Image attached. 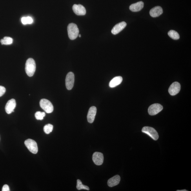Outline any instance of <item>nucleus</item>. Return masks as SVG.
Wrapping results in <instances>:
<instances>
[{
  "label": "nucleus",
  "instance_id": "obj_1",
  "mask_svg": "<svg viewBox=\"0 0 191 191\" xmlns=\"http://www.w3.org/2000/svg\"><path fill=\"white\" fill-rule=\"evenodd\" d=\"M36 70V64L34 59H28L25 64V71L29 77H31L34 75Z\"/></svg>",
  "mask_w": 191,
  "mask_h": 191
},
{
  "label": "nucleus",
  "instance_id": "obj_2",
  "mask_svg": "<svg viewBox=\"0 0 191 191\" xmlns=\"http://www.w3.org/2000/svg\"><path fill=\"white\" fill-rule=\"evenodd\" d=\"M69 38L71 40H74L78 37L79 30L77 26L74 23L69 24L67 27Z\"/></svg>",
  "mask_w": 191,
  "mask_h": 191
},
{
  "label": "nucleus",
  "instance_id": "obj_3",
  "mask_svg": "<svg viewBox=\"0 0 191 191\" xmlns=\"http://www.w3.org/2000/svg\"><path fill=\"white\" fill-rule=\"evenodd\" d=\"M41 108L47 113H50L54 110V106L50 101L46 99H42L40 101Z\"/></svg>",
  "mask_w": 191,
  "mask_h": 191
},
{
  "label": "nucleus",
  "instance_id": "obj_4",
  "mask_svg": "<svg viewBox=\"0 0 191 191\" xmlns=\"http://www.w3.org/2000/svg\"><path fill=\"white\" fill-rule=\"evenodd\" d=\"M24 144L31 152L36 154L38 152V147L36 142L33 140L28 139L24 142Z\"/></svg>",
  "mask_w": 191,
  "mask_h": 191
},
{
  "label": "nucleus",
  "instance_id": "obj_5",
  "mask_svg": "<svg viewBox=\"0 0 191 191\" xmlns=\"http://www.w3.org/2000/svg\"><path fill=\"white\" fill-rule=\"evenodd\" d=\"M142 131L143 133L149 135L155 141L159 139L158 133L154 128H153L149 127V126H145L143 128Z\"/></svg>",
  "mask_w": 191,
  "mask_h": 191
},
{
  "label": "nucleus",
  "instance_id": "obj_6",
  "mask_svg": "<svg viewBox=\"0 0 191 191\" xmlns=\"http://www.w3.org/2000/svg\"><path fill=\"white\" fill-rule=\"evenodd\" d=\"M163 106L160 104L155 103L152 104L148 108V112L150 115H155L161 111Z\"/></svg>",
  "mask_w": 191,
  "mask_h": 191
},
{
  "label": "nucleus",
  "instance_id": "obj_7",
  "mask_svg": "<svg viewBox=\"0 0 191 191\" xmlns=\"http://www.w3.org/2000/svg\"><path fill=\"white\" fill-rule=\"evenodd\" d=\"M74 83V75L72 72H69L66 78V86L68 90H71L73 88Z\"/></svg>",
  "mask_w": 191,
  "mask_h": 191
},
{
  "label": "nucleus",
  "instance_id": "obj_8",
  "mask_svg": "<svg viewBox=\"0 0 191 191\" xmlns=\"http://www.w3.org/2000/svg\"><path fill=\"white\" fill-rule=\"evenodd\" d=\"M181 90V85L178 82H175L173 83L168 89V92L172 96L178 94Z\"/></svg>",
  "mask_w": 191,
  "mask_h": 191
},
{
  "label": "nucleus",
  "instance_id": "obj_9",
  "mask_svg": "<svg viewBox=\"0 0 191 191\" xmlns=\"http://www.w3.org/2000/svg\"><path fill=\"white\" fill-rule=\"evenodd\" d=\"M92 160L96 165H101L103 163L104 157L103 153L96 152L92 155Z\"/></svg>",
  "mask_w": 191,
  "mask_h": 191
},
{
  "label": "nucleus",
  "instance_id": "obj_10",
  "mask_svg": "<svg viewBox=\"0 0 191 191\" xmlns=\"http://www.w3.org/2000/svg\"><path fill=\"white\" fill-rule=\"evenodd\" d=\"M16 102L14 99H12L6 103L5 106V110L6 113L10 114L14 112V110L16 106Z\"/></svg>",
  "mask_w": 191,
  "mask_h": 191
},
{
  "label": "nucleus",
  "instance_id": "obj_11",
  "mask_svg": "<svg viewBox=\"0 0 191 191\" xmlns=\"http://www.w3.org/2000/svg\"><path fill=\"white\" fill-rule=\"evenodd\" d=\"M72 9L75 14L78 16H83L86 14L85 8L81 4H79V5L74 4L73 6Z\"/></svg>",
  "mask_w": 191,
  "mask_h": 191
},
{
  "label": "nucleus",
  "instance_id": "obj_12",
  "mask_svg": "<svg viewBox=\"0 0 191 191\" xmlns=\"http://www.w3.org/2000/svg\"><path fill=\"white\" fill-rule=\"evenodd\" d=\"M97 112V108L95 106L91 107L88 110L87 119L88 123H92L94 122Z\"/></svg>",
  "mask_w": 191,
  "mask_h": 191
},
{
  "label": "nucleus",
  "instance_id": "obj_13",
  "mask_svg": "<svg viewBox=\"0 0 191 191\" xmlns=\"http://www.w3.org/2000/svg\"><path fill=\"white\" fill-rule=\"evenodd\" d=\"M127 24L125 22H122L116 24L113 28L111 32L113 34L116 35L123 30L126 27Z\"/></svg>",
  "mask_w": 191,
  "mask_h": 191
},
{
  "label": "nucleus",
  "instance_id": "obj_14",
  "mask_svg": "<svg viewBox=\"0 0 191 191\" xmlns=\"http://www.w3.org/2000/svg\"><path fill=\"white\" fill-rule=\"evenodd\" d=\"M163 9L160 6H157L150 10V14L151 16L153 17H158L163 14Z\"/></svg>",
  "mask_w": 191,
  "mask_h": 191
},
{
  "label": "nucleus",
  "instance_id": "obj_15",
  "mask_svg": "<svg viewBox=\"0 0 191 191\" xmlns=\"http://www.w3.org/2000/svg\"><path fill=\"white\" fill-rule=\"evenodd\" d=\"M121 181V177L118 175H115L108 180V185L110 187H112L116 186Z\"/></svg>",
  "mask_w": 191,
  "mask_h": 191
},
{
  "label": "nucleus",
  "instance_id": "obj_16",
  "mask_svg": "<svg viewBox=\"0 0 191 191\" xmlns=\"http://www.w3.org/2000/svg\"><path fill=\"white\" fill-rule=\"evenodd\" d=\"M144 3L140 1L133 4L130 6V9L133 12H138L141 10L144 7Z\"/></svg>",
  "mask_w": 191,
  "mask_h": 191
},
{
  "label": "nucleus",
  "instance_id": "obj_17",
  "mask_svg": "<svg viewBox=\"0 0 191 191\" xmlns=\"http://www.w3.org/2000/svg\"><path fill=\"white\" fill-rule=\"evenodd\" d=\"M123 81V78L121 76L115 77L110 81L109 84L110 88H113L120 85Z\"/></svg>",
  "mask_w": 191,
  "mask_h": 191
},
{
  "label": "nucleus",
  "instance_id": "obj_18",
  "mask_svg": "<svg viewBox=\"0 0 191 191\" xmlns=\"http://www.w3.org/2000/svg\"><path fill=\"white\" fill-rule=\"evenodd\" d=\"M13 40L12 38L5 37L1 40V43L2 45H9L13 43Z\"/></svg>",
  "mask_w": 191,
  "mask_h": 191
},
{
  "label": "nucleus",
  "instance_id": "obj_19",
  "mask_svg": "<svg viewBox=\"0 0 191 191\" xmlns=\"http://www.w3.org/2000/svg\"><path fill=\"white\" fill-rule=\"evenodd\" d=\"M168 34L171 38L174 40H178L180 38L178 33L174 30H170L168 32Z\"/></svg>",
  "mask_w": 191,
  "mask_h": 191
},
{
  "label": "nucleus",
  "instance_id": "obj_20",
  "mask_svg": "<svg viewBox=\"0 0 191 191\" xmlns=\"http://www.w3.org/2000/svg\"><path fill=\"white\" fill-rule=\"evenodd\" d=\"M77 190H81L82 189L89 190V188L88 186L83 185L80 180L77 179Z\"/></svg>",
  "mask_w": 191,
  "mask_h": 191
},
{
  "label": "nucleus",
  "instance_id": "obj_21",
  "mask_svg": "<svg viewBox=\"0 0 191 191\" xmlns=\"http://www.w3.org/2000/svg\"><path fill=\"white\" fill-rule=\"evenodd\" d=\"M21 21L22 23L24 25L27 24H31L33 22V20L32 18L29 16L22 17Z\"/></svg>",
  "mask_w": 191,
  "mask_h": 191
},
{
  "label": "nucleus",
  "instance_id": "obj_22",
  "mask_svg": "<svg viewBox=\"0 0 191 191\" xmlns=\"http://www.w3.org/2000/svg\"><path fill=\"white\" fill-rule=\"evenodd\" d=\"M53 129V126L51 124H48L44 127V131L46 134H49L52 132Z\"/></svg>",
  "mask_w": 191,
  "mask_h": 191
},
{
  "label": "nucleus",
  "instance_id": "obj_23",
  "mask_svg": "<svg viewBox=\"0 0 191 191\" xmlns=\"http://www.w3.org/2000/svg\"><path fill=\"white\" fill-rule=\"evenodd\" d=\"M45 116V113L44 112L38 111L35 113V118L38 120H43Z\"/></svg>",
  "mask_w": 191,
  "mask_h": 191
},
{
  "label": "nucleus",
  "instance_id": "obj_24",
  "mask_svg": "<svg viewBox=\"0 0 191 191\" xmlns=\"http://www.w3.org/2000/svg\"><path fill=\"white\" fill-rule=\"evenodd\" d=\"M6 92V89L4 86H0V97H1L5 94Z\"/></svg>",
  "mask_w": 191,
  "mask_h": 191
},
{
  "label": "nucleus",
  "instance_id": "obj_25",
  "mask_svg": "<svg viewBox=\"0 0 191 191\" xmlns=\"http://www.w3.org/2000/svg\"><path fill=\"white\" fill-rule=\"evenodd\" d=\"M10 190L9 188V186L7 184L4 185L2 189V191H9Z\"/></svg>",
  "mask_w": 191,
  "mask_h": 191
},
{
  "label": "nucleus",
  "instance_id": "obj_26",
  "mask_svg": "<svg viewBox=\"0 0 191 191\" xmlns=\"http://www.w3.org/2000/svg\"><path fill=\"white\" fill-rule=\"evenodd\" d=\"M177 191H187V190H186V189H184V190H177Z\"/></svg>",
  "mask_w": 191,
  "mask_h": 191
},
{
  "label": "nucleus",
  "instance_id": "obj_27",
  "mask_svg": "<svg viewBox=\"0 0 191 191\" xmlns=\"http://www.w3.org/2000/svg\"><path fill=\"white\" fill-rule=\"evenodd\" d=\"M78 35H79V37H80H80H81V34H79Z\"/></svg>",
  "mask_w": 191,
  "mask_h": 191
}]
</instances>
